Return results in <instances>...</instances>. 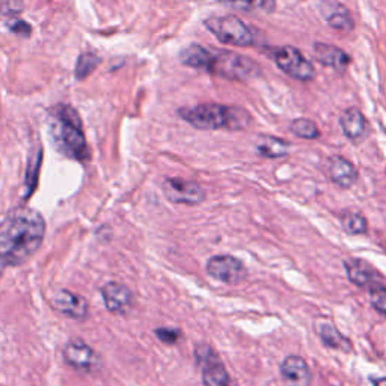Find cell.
Wrapping results in <instances>:
<instances>
[{
	"label": "cell",
	"mask_w": 386,
	"mask_h": 386,
	"mask_svg": "<svg viewBox=\"0 0 386 386\" xmlns=\"http://www.w3.org/2000/svg\"><path fill=\"white\" fill-rule=\"evenodd\" d=\"M45 221L30 207H17L0 222V265L15 267L30 260L43 245Z\"/></svg>",
	"instance_id": "1"
},
{
	"label": "cell",
	"mask_w": 386,
	"mask_h": 386,
	"mask_svg": "<svg viewBox=\"0 0 386 386\" xmlns=\"http://www.w3.org/2000/svg\"><path fill=\"white\" fill-rule=\"evenodd\" d=\"M180 61L193 70L207 71L210 74L228 80H237V82H247V80L258 77L261 72L258 63L251 58L234 52L207 48L199 44H192L183 48Z\"/></svg>",
	"instance_id": "2"
},
{
	"label": "cell",
	"mask_w": 386,
	"mask_h": 386,
	"mask_svg": "<svg viewBox=\"0 0 386 386\" xmlns=\"http://www.w3.org/2000/svg\"><path fill=\"white\" fill-rule=\"evenodd\" d=\"M48 133L53 147L61 154L85 162L90 159V150L85 139L82 121L68 104H58L48 115Z\"/></svg>",
	"instance_id": "3"
},
{
	"label": "cell",
	"mask_w": 386,
	"mask_h": 386,
	"mask_svg": "<svg viewBox=\"0 0 386 386\" xmlns=\"http://www.w3.org/2000/svg\"><path fill=\"white\" fill-rule=\"evenodd\" d=\"M180 116L198 130H243L251 123L249 112L219 103H201L179 110Z\"/></svg>",
	"instance_id": "4"
},
{
	"label": "cell",
	"mask_w": 386,
	"mask_h": 386,
	"mask_svg": "<svg viewBox=\"0 0 386 386\" xmlns=\"http://www.w3.org/2000/svg\"><path fill=\"white\" fill-rule=\"evenodd\" d=\"M204 26L221 43L234 47H251L255 44V34L247 24L234 15H214L204 21Z\"/></svg>",
	"instance_id": "5"
},
{
	"label": "cell",
	"mask_w": 386,
	"mask_h": 386,
	"mask_svg": "<svg viewBox=\"0 0 386 386\" xmlns=\"http://www.w3.org/2000/svg\"><path fill=\"white\" fill-rule=\"evenodd\" d=\"M272 58L281 71L292 79L299 80V82H309L316 77V68H314L311 61L305 58L302 52L297 50L296 47H278L273 50Z\"/></svg>",
	"instance_id": "6"
},
{
	"label": "cell",
	"mask_w": 386,
	"mask_h": 386,
	"mask_svg": "<svg viewBox=\"0 0 386 386\" xmlns=\"http://www.w3.org/2000/svg\"><path fill=\"white\" fill-rule=\"evenodd\" d=\"M207 273L225 284L236 285L247 278L245 264L232 255H214L207 261Z\"/></svg>",
	"instance_id": "7"
},
{
	"label": "cell",
	"mask_w": 386,
	"mask_h": 386,
	"mask_svg": "<svg viewBox=\"0 0 386 386\" xmlns=\"http://www.w3.org/2000/svg\"><path fill=\"white\" fill-rule=\"evenodd\" d=\"M163 193L167 201L174 204L198 205L205 199V190L201 184L184 179H166L163 181Z\"/></svg>",
	"instance_id": "8"
},
{
	"label": "cell",
	"mask_w": 386,
	"mask_h": 386,
	"mask_svg": "<svg viewBox=\"0 0 386 386\" xmlns=\"http://www.w3.org/2000/svg\"><path fill=\"white\" fill-rule=\"evenodd\" d=\"M63 359L72 368L83 373H94L101 367V359L95 350L80 340H71L63 347Z\"/></svg>",
	"instance_id": "9"
},
{
	"label": "cell",
	"mask_w": 386,
	"mask_h": 386,
	"mask_svg": "<svg viewBox=\"0 0 386 386\" xmlns=\"http://www.w3.org/2000/svg\"><path fill=\"white\" fill-rule=\"evenodd\" d=\"M101 296L106 308L116 316H127L133 308V293L124 284L109 283L101 288Z\"/></svg>",
	"instance_id": "10"
},
{
	"label": "cell",
	"mask_w": 386,
	"mask_h": 386,
	"mask_svg": "<svg viewBox=\"0 0 386 386\" xmlns=\"http://www.w3.org/2000/svg\"><path fill=\"white\" fill-rule=\"evenodd\" d=\"M344 269L352 284L360 288H372L380 284L382 276L372 264L360 258H349L344 261Z\"/></svg>",
	"instance_id": "11"
},
{
	"label": "cell",
	"mask_w": 386,
	"mask_h": 386,
	"mask_svg": "<svg viewBox=\"0 0 386 386\" xmlns=\"http://www.w3.org/2000/svg\"><path fill=\"white\" fill-rule=\"evenodd\" d=\"M320 15L335 30L350 32L355 28L352 12L336 0H323L320 3Z\"/></svg>",
	"instance_id": "12"
},
{
	"label": "cell",
	"mask_w": 386,
	"mask_h": 386,
	"mask_svg": "<svg viewBox=\"0 0 386 386\" xmlns=\"http://www.w3.org/2000/svg\"><path fill=\"white\" fill-rule=\"evenodd\" d=\"M281 376L287 386H309L311 369L307 360L301 356L290 355L281 364Z\"/></svg>",
	"instance_id": "13"
},
{
	"label": "cell",
	"mask_w": 386,
	"mask_h": 386,
	"mask_svg": "<svg viewBox=\"0 0 386 386\" xmlns=\"http://www.w3.org/2000/svg\"><path fill=\"white\" fill-rule=\"evenodd\" d=\"M52 305L56 311L71 318H85L88 314V302L82 296L71 293L68 290H59L52 297Z\"/></svg>",
	"instance_id": "14"
},
{
	"label": "cell",
	"mask_w": 386,
	"mask_h": 386,
	"mask_svg": "<svg viewBox=\"0 0 386 386\" xmlns=\"http://www.w3.org/2000/svg\"><path fill=\"white\" fill-rule=\"evenodd\" d=\"M329 179L338 187L349 189L358 180V169L343 156H332L327 163Z\"/></svg>",
	"instance_id": "15"
},
{
	"label": "cell",
	"mask_w": 386,
	"mask_h": 386,
	"mask_svg": "<svg viewBox=\"0 0 386 386\" xmlns=\"http://www.w3.org/2000/svg\"><path fill=\"white\" fill-rule=\"evenodd\" d=\"M314 326H316V332L326 347L341 350V352L352 350V343L349 341V338H345L340 331H338V327L335 326L332 318L317 317Z\"/></svg>",
	"instance_id": "16"
},
{
	"label": "cell",
	"mask_w": 386,
	"mask_h": 386,
	"mask_svg": "<svg viewBox=\"0 0 386 386\" xmlns=\"http://www.w3.org/2000/svg\"><path fill=\"white\" fill-rule=\"evenodd\" d=\"M341 130L353 143L362 142L368 132V123L364 114L358 108H349L343 112L340 118Z\"/></svg>",
	"instance_id": "17"
},
{
	"label": "cell",
	"mask_w": 386,
	"mask_h": 386,
	"mask_svg": "<svg viewBox=\"0 0 386 386\" xmlns=\"http://www.w3.org/2000/svg\"><path fill=\"white\" fill-rule=\"evenodd\" d=\"M198 367H201V373H203L204 386H230L231 377L216 353L210 358L198 362Z\"/></svg>",
	"instance_id": "18"
},
{
	"label": "cell",
	"mask_w": 386,
	"mask_h": 386,
	"mask_svg": "<svg viewBox=\"0 0 386 386\" xmlns=\"http://www.w3.org/2000/svg\"><path fill=\"white\" fill-rule=\"evenodd\" d=\"M314 54H316V59L321 63V65L338 71H343L350 62V56L344 50H341L340 47L326 44V43L314 44Z\"/></svg>",
	"instance_id": "19"
},
{
	"label": "cell",
	"mask_w": 386,
	"mask_h": 386,
	"mask_svg": "<svg viewBox=\"0 0 386 386\" xmlns=\"http://www.w3.org/2000/svg\"><path fill=\"white\" fill-rule=\"evenodd\" d=\"M255 148H256V152H258V154L263 157L279 159V157H284L288 154L292 145L284 139L276 138V136L261 134L256 138Z\"/></svg>",
	"instance_id": "20"
},
{
	"label": "cell",
	"mask_w": 386,
	"mask_h": 386,
	"mask_svg": "<svg viewBox=\"0 0 386 386\" xmlns=\"http://www.w3.org/2000/svg\"><path fill=\"white\" fill-rule=\"evenodd\" d=\"M217 2L246 12H273L276 8V0H217Z\"/></svg>",
	"instance_id": "21"
},
{
	"label": "cell",
	"mask_w": 386,
	"mask_h": 386,
	"mask_svg": "<svg viewBox=\"0 0 386 386\" xmlns=\"http://www.w3.org/2000/svg\"><path fill=\"white\" fill-rule=\"evenodd\" d=\"M340 219H341L343 230L350 236L365 234L368 231V223L365 221V217L359 212H344Z\"/></svg>",
	"instance_id": "22"
},
{
	"label": "cell",
	"mask_w": 386,
	"mask_h": 386,
	"mask_svg": "<svg viewBox=\"0 0 386 386\" xmlns=\"http://www.w3.org/2000/svg\"><path fill=\"white\" fill-rule=\"evenodd\" d=\"M290 132H292L294 136H297V138L308 139V141L320 138V130L317 124L308 118H297L292 121V124H290Z\"/></svg>",
	"instance_id": "23"
},
{
	"label": "cell",
	"mask_w": 386,
	"mask_h": 386,
	"mask_svg": "<svg viewBox=\"0 0 386 386\" xmlns=\"http://www.w3.org/2000/svg\"><path fill=\"white\" fill-rule=\"evenodd\" d=\"M101 63V59L94 53H83L80 54L76 65V79L83 80Z\"/></svg>",
	"instance_id": "24"
},
{
	"label": "cell",
	"mask_w": 386,
	"mask_h": 386,
	"mask_svg": "<svg viewBox=\"0 0 386 386\" xmlns=\"http://www.w3.org/2000/svg\"><path fill=\"white\" fill-rule=\"evenodd\" d=\"M369 301H372L373 308L386 317V287L379 284L369 288Z\"/></svg>",
	"instance_id": "25"
},
{
	"label": "cell",
	"mask_w": 386,
	"mask_h": 386,
	"mask_svg": "<svg viewBox=\"0 0 386 386\" xmlns=\"http://www.w3.org/2000/svg\"><path fill=\"white\" fill-rule=\"evenodd\" d=\"M156 335L160 341L166 344H175L180 340V331H176L174 327H160L156 331Z\"/></svg>",
	"instance_id": "26"
},
{
	"label": "cell",
	"mask_w": 386,
	"mask_h": 386,
	"mask_svg": "<svg viewBox=\"0 0 386 386\" xmlns=\"http://www.w3.org/2000/svg\"><path fill=\"white\" fill-rule=\"evenodd\" d=\"M23 11V6L19 0H0V12L6 15H15Z\"/></svg>",
	"instance_id": "27"
},
{
	"label": "cell",
	"mask_w": 386,
	"mask_h": 386,
	"mask_svg": "<svg viewBox=\"0 0 386 386\" xmlns=\"http://www.w3.org/2000/svg\"><path fill=\"white\" fill-rule=\"evenodd\" d=\"M10 29L14 32V34H20V35H29L30 34V26L26 21H21V20H15Z\"/></svg>",
	"instance_id": "28"
},
{
	"label": "cell",
	"mask_w": 386,
	"mask_h": 386,
	"mask_svg": "<svg viewBox=\"0 0 386 386\" xmlns=\"http://www.w3.org/2000/svg\"><path fill=\"white\" fill-rule=\"evenodd\" d=\"M374 386H386V377H379V379H373Z\"/></svg>",
	"instance_id": "29"
}]
</instances>
